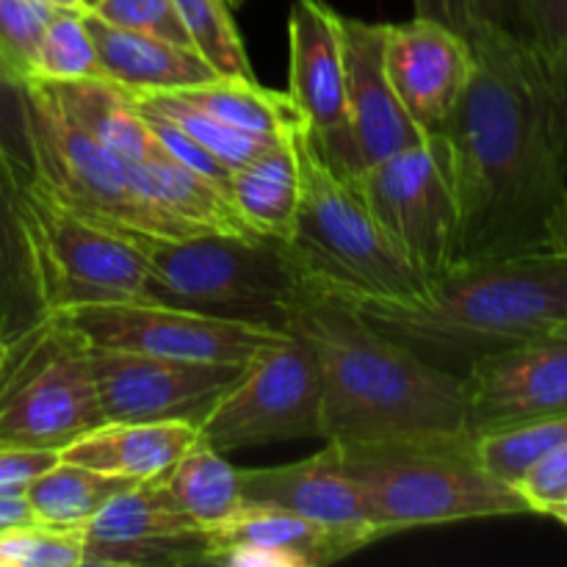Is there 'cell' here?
Masks as SVG:
<instances>
[{
	"label": "cell",
	"mask_w": 567,
	"mask_h": 567,
	"mask_svg": "<svg viewBox=\"0 0 567 567\" xmlns=\"http://www.w3.org/2000/svg\"><path fill=\"white\" fill-rule=\"evenodd\" d=\"M474 75L443 127L457 194V264L567 255V169L551 89L507 28L471 42Z\"/></svg>",
	"instance_id": "1"
},
{
	"label": "cell",
	"mask_w": 567,
	"mask_h": 567,
	"mask_svg": "<svg viewBox=\"0 0 567 567\" xmlns=\"http://www.w3.org/2000/svg\"><path fill=\"white\" fill-rule=\"evenodd\" d=\"M286 332L313 352L327 441L363 443L468 432L463 380L371 327L343 299L305 282Z\"/></svg>",
	"instance_id": "2"
},
{
	"label": "cell",
	"mask_w": 567,
	"mask_h": 567,
	"mask_svg": "<svg viewBox=\"0 0 567 567\" xmlns=\"http://www.w3.org/2000/svg\"><path fill=\"white\" fill-rule=\"evenodd\" d=\"M343 302L426 363L463 377L493 352L567 336V255L457 264L419 302Z\"/></svg>",
	"instance_id": "3"
},
{
	"label": "cell",
	"mask_w": 567,
	"mask_h": 567,
	"mask_svg": "<svg viewBox=\"0 0 567 567\" xmlns=\"http://www.w3.org/2000/svg\"><path fill=\"white\" fill-rule=\"evenodd\" d=\"M336 446L382 537L421 526L532 513L518 487L482 465L476 437L468 432Z\"/></svg>",
	"instance_id": "4"
},
{
	"label": "cell",
	"mask_w": 567,
	"mask_h": 567,
	"mask_svg": "<svg viewBox=\"0 0 567 567\" xmlns=\"http://www.w3.org/2000/svg\"><path fill=\"white\" fill-rule=\"evenodd\" d=\"M291 142L299 164V208L291 241L282 247L302 282L338 299H424L430 286L388 241L358 183L330 169L305 122L293 125Z\"/></svg>",
	"instance_id": "5"
},
{
	"label": "cell",
	"mask_w": 567,
	"mask_h": 567,
	"mask_svg": "<svg viewBox=\"0 0 567 567\" xmlns=\"http://www.w3.org/2000/svg\"><path fill=\"white\" fill-rule=\"evenodd\" d=\"M144 302L286 332L305 282L280 241L230 236L138 238Z\"/></svg>",
	"instance_id": "6"
},
{
	"label": "cell",
	"mask_w": 567,
	"mask_h": 567,
	"mask_svg": "<svg viewBox=\"0 0 567 567\" xmlns=\"http://www.w3.org/2000/svg\"><path fill=\"white\" fill-rule=\"evenodd\" d=\"M105 424L89 347L61 313L48 316L0 360V446L61 452Z\"/></svg>",
	"instance_id": "7"
},
{
	"label": "cell",
	"mask_w": 567,
	"mask_h": 567,
	"mask_svg": "<svg viewBox=\"0 0 567 567\" xmlns=\"http://www.w3.org/2000/svg\"><path fill=\"white\" fill-rule=\"evenodd\" d=\"M31 111L33 138H37V183L55 205L127 241L147 236H199L197 230L150 203L125 161L70 125L33 89Z\"/></svg>",
	"instance_id": "8"
},
{
	"label": "cell",
	"mask_w": 567,
	"mask_h": 567,
	"mask_svg": "<svg viewBox=\"0 0 567 567\" xmlns=\"http://www.w3.org/2000/svg\"><path fill=\"white\" fill-rule=\"evenodd\" d=\"M354 183L388 241L426 286L432 288L457 266V194L452 155L441 131L365 166Z\"/></svg>",
	"instance_id": "9"
},
{
	"label": "cell",
	"mask_w": 567,
	"mask_h": 567,
	"mask_svg": "<svg viewBox=\"0 0 567 567\" xmlns=\"http://www.w3.org/2000/svg\"><path fill=\"white\" fill-rule=\"evenodd\" d=\"M197 430L199 441L221 454L280 441H327L313 352L291 332L260 349Z\"/></svg>",
	"instance_id": "10"
},
{
	"label": "cell",
	"mask_w": 567,
	"mask_h": 567,
	"mask_svg": "<svg viewBox=\"0 0 567 567\" xmlns=\"http://www.w3.org/2000/svg\"><path fill=\"white\" fill-rule=\"evenodd\" d=\"M22 210L50 316L89 305L144 302L147 266L136 241L72 216L37 181L22 186Z\"/></svg>",
	"instance_id": "11"
},
{
	"label": "cell",
	"mask_w": 567,
	"mask_h": 567,
	"mask_svg": "<svg viewBox=\"0 0 567 567\" xmlns=\"http://www.w3.org/2000/svg\"><path fill=\"white\" fill-rule=\"evenodd\" d=\"M61 316L89 347L125 349V352L153 354V358L192 360V363L244 365L260 349L271 347L286 336L269 327L216 319V316L166 308L155 302L89 305V308Z\"/></svg>",
	"instance_id": "12"
},
{
	"label": "cell",
	"mask_w": 567,
	"mask_h": 567,
	"mask_svg": "<svg viewBox=\"0 0 567 567\" xmlns=\"http://www.w3.org/2000/svg\"><path fill=\"white\" fill-rule=\"evenodd\" d=\"M288 97L302 114L305 131L330 169L354 183L365 166L349 114L341 14L324 0H297L288 14Z\"/></svg>",
	"instance_id": "13"
},
{
	"label": "cell",
	"mask_w": 567,
	"mask_h": 567,
	"mask_svg": "<svg viewBox=\"0 0 567 567\" xmlns=\"http://www.w3.org/2000/svg\"><path fill=\"white\" fill-rule=\"evenodd\" d=\"M89 363L105 421H186L197 426L247 369V363H192L103 347H89Z\"/></svg>",
	"instance_id": "14"
},
{
	"label": "cell",
	"mask_w": 567,
	"mask_h": 567,
	"mask_svg": "<svg viewBox=\"0 0 567 567\" xmlns=\"http://www.w3.org/2000/svg\"><path fill=\"white\" fill-rule=\"evenodd\" d=\"M474 437L567 415V336L537 338L476 360L463 377Z\"/></svg>",
	"instance_id": "15"
},
{
	"label": "cell",
	"mask_w": 567,
	"mask_h": 567,
	"mask_svg": "<svg viewBox=\"0 0 567 567\" xmlns=\"http://www.w3.org/2000/svg\"><path fill=\"white\" fill-rule=\"evenodd\" d=\"M89 567L205 565L208 537L166 493L161 480L136 482L116 493L86 526Z\"/></svg>",
	"instance_id": "16"
},
{
	"label": "cell",
	"mask_w": 567,
	"mask_h": 567,
	"mask_svg": "<svg viewBox=\"0 0 567 567\" xmlns=\"http://www.w3.org/2000/svg\"><path fill=\"white\" fill-rule=\"evenodd\" d=\"M385 64L410 120L424 133H437L457 111L476 59L452 28L413 17L385 25Z\"/></svg>",
	"instance_id": "17"
},
{
	"label": "cell",
	"mask_w": 567,
	"mask_h": 567,
	"mask_svg": "<svg viewBox=\"0 0 567 567\" xmlns=\"http://www.w3.org/2000/svg\"><path fill=\"white\" fill-rule=\"evenodd\" d=\"M241 504L277 507L316 520L330 529L377 543L382 537L363 493L349 480L341 454L332 441L313 457L269 468H238Z\"/></svg>",
	"instance_id": "18"
},
{
	"label": "cell",
	"mask_w": 567,
	"mask_h": 567,
	"mask_svg": "<svg viewBox=\"0 0 567 567\" xmlns=\"http://www.w3.org/2000/svg\"><path fill=\"white\" fill-rule=\"evenodd\" d=\"M349 114L363 166L380 164L426 136L404 111L385 64V25L341 14Z\"/></svg>",
	"instance_id": "19"
},
{
	"label": "cell",
	"mask_w": 567,
	"mask_h": 567,
	"mask_svg": "<svg viewBox=\"0 0 567 567\" xmlns=\"http://www.w3.org/2000/svg\"><path fill=\"white\" fill-rule=\"evenodd\" d=\"M197 441V424L186 421H105L61 449L59 457L136 485L164 476Z\"/></svg>",
	"instance_id": "20"
},
{
	"label": "cell",
	"mask_w": 567,
	"mask_h": 567,
	"mask_svg": "<svg viewBox=\"0 0 567 567\" xmlns=\"http://www.w3.org/2000/svg\"><path fill=\"white\" fill-rule=\"evenodd\" d=\"M33 92L70 125L103 144L127 166L144 164L164 150L158 147L125 86L109 78L83 81H28Z\"/></svg>",
	"instance_id": "21"
},
{
	"label": "cell",
	"mask_w": 567,
	"mask_h": 567,
	"mask_svg": "<svg viewBox=\"0 0 567 567\" xmlns=\"http://www.w3.org/2000/svg\"><path fill=\"white\" fill-rule=\"evenodd\" d=\"M103 75L131 92H177L216 81V70L194 48L127 31L83 11Z\"/></svg>",
	"instance_id": "22"
},
{
	"label": "cell",
	"mask_w": 567,
	"mask_h": 567,
	"mask_svg": "<svg viewBox=\"0 0 567 567\" xmlns=\"http://www.w3.org/2000/svg\"><path fill=\"white\" fill-rule=\"evenodd\" d=\"M22 186L0 164V343L17 341L50 316L22 210Z\"/></svg>",
	"instance_id": "23"
},
{
	"label": "cell",
	"mask_w": 567,
	"mask_h": 567,
	"mask_svg": "<svg viewBox=\"0 0 567 567\" xmlns=\"http://www.w3.org/2000/svg\"><path fill=\"white\" fill-rule=\"evenodd\" d=\"M205 537H208V557L230 546H266L297 554L308 567L338 563L369 546L363 537L330 529L288 509L252 507V504H241L225 520L208 526Z\"/></svg>",
	"instance_id": "24"
},
{
	"label": "cell",
	"mask_w": 567,
	"mask_h": 567,
	"mask_svg": "<svg viewBox=\"0 0 567 567\" xmlns=\"http://www.w3.org/2000/svg\"><path fill=\"white\" fill-rule=\"evenodd\" d=\"M131 172L150 203L164 208L166 214L181 219L183 225L197 230L199 236H230L247 238V241H269V238L258 236L247 225V219L238 214L230 194L216 188L205 177L194 175L186 166L175 164L166 153L155 155V158L144 161V164L131 166Z\"/></svg>",
	"instance_id": "25"
},
{
	"label": "cell",
	"mask_w": 567,
	"mask_h": 567,
	"mask_svg": "<svg viewBox=\"0 0 567 567\" xmlns=\"http://www.w3.org/2000/svg\"><path fill=\"white\" fill-rule=\"evenodd\" d=\"M291 131L233 172L230 181L238 214L258 236L280 244L291 241L299 208V164Z\"/></svg>",
	"instance_id": "26"
},
{
	"label": "cell",
	"mask_w": 567,
	"mask_h": 567,
	"mask_svg": "<svg viewBox=\"0 0 567 567\" xmlns=\"http://www.w3.org/2000/svg\"><path fill=\"white\" fill-rule=\"evenodd\" d=\"M177 97L197 105L199 111L214 120L249 133L258 138H280L302 122L288 92L264 89L258 81H241V78H216L203 86L177 89Z\"/></svg>",
	"instance_id": "27"
},
{
	"label": "cell",
	"mask_w": 567,
	"mask_h": 567,
	"mask_svg": "<svg viewBox=\"0 0 567 567\" xmlns=\"http://www.w3.org/2000/svg\"><path fill=\"white\" fill-rule=\"evenodd\" d=\"M161 485L172 496V502L199 526L219 524L227 515L241 507V480L238 468L225 460V454L210 449L205 441H197L164 476Z\"/></svg>",
	"instance_id": "28"
},
{
	"label": "cell",
	"mask_w": 567,
	"mask_h": 567,
	"mask_svg": "<svg viewBox=\"0 0 567 567\" xmlns=\"http://www.w3.org/2000/svg\"><path fill=\"white\" fill-rule=\"evenodd\" d=\"M127 485L133 482L97 474L59 457L25 487V498L39 524L55 529H83Z\"/></svg>",
	"instance_id": "29"
},
{
	"label": "cell",
	"mask_w": 567,
	"mask_h": 567,
	"mask_svg": "<svg viewBox=\"0 0 567 567\" xmlns=\"http://www.w3.org/2000/svg\"><path fill=\"white\" fill-rule=\"evenodd\" d=\"M194 50L221 78L255 81L247 48L230 14V0H172Z\"/></svg>",
	"instance_id": "30"
},
{
	"label": "cell",
	"mask_w": 567,
	"mask_h": 567,
	"mask_svg": "<svg viewBox=\"0 0 567 567\" xmlns=\"http://www.w3.org/2000/svg\"><path fill=\"white\" fill-rule=\"evenodd\" d=\"M567 443V415L529 421L476 437L482 465L507 485H518L526 471Z\"/></svg>",
	"instance_id": "31"
},
{
	"label": "cell",
	"mask_w": 567,
	"mask_h": 567,
	"mask_svg": "<svg viewBox=\"0 0 567 567\" xmlns=\"http://www.w3.org/2000/svg\"><path fill=\"white\" fill-rule=\"evenodd\" d=\"M131 92V89H127ZM138 103L150 105V109L161 111L164 116H169L172 122L183 127L192 138H197L205 150L216 155L225 166H230L233 172L241 169L244 164H249L252 158H258L266 147L277 142V138H258L249 136V133L236 131V127L225 125V122L214 120L210 114L199 111L197 105L186 103L183 97H177L175 92H131Z\"/></svg>",
	"instance_id": "32"
},
{
	"label": "cell",
	"mask_w": 567,
	"mask_h": 567,
	"mask_svg": "<svg viewBox=\"0 0 567 567\" xmlns=\"http://www.w3.org/2000/svg\"><path fill=\"white\" fill-rule=\"evenodd\" d=\"M83 78H105L83 11L55 9L39 42L31 81H83Z\"/></svg>",
	"instance_id": "33"
},
{
	"label": "cell",
	"mask_w": 567,
	"mask_h": 567,
	"mask_svg": "<svg viewBox=\"0 0 567 567\" xmlns=\"http://www.w3.org/2000/svg\"><path fill=\"white\" fill-rule=\"evenodd\" d=\"M0 164L20 183L37 181L31 89L3 55H0Z\"/></svg>",
	"instance_id": "34"
},
{
	"label": "cell",
	"mask_w": 567,
	"mask_h": 567,
	"mask_svg": "<svg viewBox=\"0 0 567 567\" xmlns=\"http://www.w3.org/2000/svg\"><path fill=\"white\" fill-rule=\"evenodd\" d=\"M83 529H55L44 524L0 532V567H81Z\"/></svg>",
	"instance_id": "35"
},
{
	"label": "cell",
	"mask_w": 567,
	"mask_h": 567,
	"mask_svg": "<svg viewBox=\"0 0 567 567\" xmlns=\"http://www.w3.org/2000/svg\"><path fill=\"white\" fill-rule=\"evenodd\" d=\"M515 37L535 50L548 75H565L567 0H515Z\"/></svg>",
	"instance_id": "36"
},
{
	"label": "cell",
	"mask_w": 567,
	"mask_h": 567,
	"mask_svg": "<svg viewBox=\"0 0 567 567\" xmlns=\"http://www.w3.org/2000/svg\"><path fill=\"white\" fill-rule=\"evenodd\" d=\"M53 6L42 0H0V55L25 81L33 75L39 42H42Z\"/></svg>",
	"instance_id": "37"
},
{
	"label": "cell",
	"mask_w": 567,
	"mask_h": 567,
	"mask_svg": "<svg viewBox=\"0 0 567 567\" xmlns=\"http://www.w3.org/2000/svg\"><path fill=\"white\" fill-rule=\"evenodd\" d=\"M127 94H131V92H127ZM131 100H133V105L138 109V114H142L144 125L150 127V133H153L155 142H158V147L164 150V153L169 155L175 164L186 166V169H192L194 175L205 177V181L214 183L216 188H221L225 194H230V181H233L230 166L221 164V161L216 158L210 150H205L203 144L197 142V138L188 136V133L183 131L177 122H172L169 116H164L161 111L150 109V105L138 103L133 94H131Z\"/></svg>",
	"instance_id": "38"
},
{
	"label": "cell",
	"mask_w": 567,
	"mask_h": 567,
	"mask_svg": "<svg viewBox=\"0 0 567 567\" xmlns=\"http://www.w3.org/2000/svg\"><path fill=\"white\" fill-rule=\"evenodd\" d=\"M415 17L441 22L474 42L487 28H507L515 33V0H413Z\"/></svg>",
	"instance_id": "39"
},
{
	"label": "cell",
	"mask_w": 567,
	"mask_h": 567,
	"mask_svg": "<svg viewBox=\"0 0 567 567\" xmlns=\"http://www.w3.org/2000/svg\"><path fill=\"white\" fill-rule=\"evenodd\" d=\"M89 11L111 25L194 48L172 0H97Z\"/></svg>",
	"instance_id": "40"
},
{
	"label": "cell",
	"mask_w": 567,
	"mask_h": 567,
	"mask_svg": "<svg viewBox=\"0 0 567 567\" xmlns=\"http://www.w3.org/2000/svg\"><path fill=\"white\" fill-rule=\"evenodd\" d=\"M520 493L532 504V513H546L554 504L567 502V443L554 449L551 454L540 460L535 468L526 471L524 480L518 482Z\"/></svg>",
	"instance_id": "41"
},
{
	"label": "cell",
	"mask_w": 567,
	"mask_h": 567,
	"mask_svg": "<svg viewBox=\"0 0 567 567\" xmlns=\"http://www.w3.org/2000/svg\"><path fill=\"white\" fill-rule=\"evenodd\" d=\"M55 460H59V452L0 446V493H20V496H25V487L42 471H48Z\"/></svg>",
	"instance_id": "42"
},
{
	"label": "cell",
	"mask_w": 567,
	"mask_h": 567,
	"mask_svg": "<svg viewBox=\"0 0 567 567\" xmlns=\"http://www.w3.org/2000/svg\"><path fill=\"white\" fill-rule=\"evenodd\" d=\"M205 565H225V567H308L297 554L280 551V548L266 546H230L219 548L208 557Z\"/></svg>",
	"instance_id": "43"
},
{
	"label": "cell",
	"mask_w": 567,
	"mask_h": 567,
	"mask_svg": "<svg viewBox=\"0 0 567 567\" xmlns=\"http://www.w3.org/2000/svg\"><path fill=\"white\" fill-rule=\"evenodd\" d=\"M28 524H39L28 498L20 496V493H0V532Z\"/></svg>",
	"instance_id": "44"
},
{
	"label": "cell",
	"mask_w": 567,
	"mask_h": 567,
	"mask_svg": "<svg viewBox=\"0 0 567 567\" xmlns=\"http://www.w3.org/2000/svg\"><path fill=\"white\" fill-rule=\"evenodd\" d=\"M546 81H548V89H551L554 111H557L559 138H563V155H565V169H567V72L565 75H548L546 72Z\"/></svg>",
	"instance_id": "45"
},
{
	"label": "cell",
	"mask_w": 567,
	"mask_h": 567,
	"mask_svg": "<svg viewBox=\"0 0 567 567\" xmlns=\"http://www.w3.org/2000/svg\"><path fill=\"white\" fill-rule=\"evenodd\" d=\"M543 515H548V518L559 520V524L567 526V502L565 504H554V507H548Z\"/></svg>",
	"instance_id": "46"
},
{
	"label": "cell",
	"mask_w": 567,
	"mask_h": 567,
	"mask_svg": "<svg viewBox=\"0 0 567 567\" xmlns=\"http://www.w3.org/2000/svg\"><path fill=\"white\" fill-rule=\"evenodd\" d=\"M42 3L53 6V9H72V11H86L81 0H42Z\"/></svg>",
	"instance_id": "47"
},
{
	"label": "cell",
	"mask_w": 567,
	"mask_h": 567,
	"mask_svg": "<svg viewBox=\"0 0 567 567\" xmlns=\"http://www.w3.org/2000/svg\"><path fill=\"white\" fill-rule=\"evenodd\" d=\"M81 3H83V9H86V11H89V9H92V6H94V3H97V0H81Z\"/></svg>",
	"instance_id": "48"
},
{
	"label": "cell",
	"mask_w": 567,
	"mask_h": 567,
	"mask_svg": "<svg viewBox=\"0 0 567 567\" xmlns=\"http://www.w3.org/2000/svg\"><path fill=\"white\" fill-rule=\"evenodd\" d=\"M3 352H6V343H0V360H3Z\"/></svg>",
	"instance_id": "49"
},
{
	"label": "cell",
	"mask_w": 567,
	"mask_h": 567,
	"mask_svg": "<svg viewBox=\"0 0 567 567\" xmlns=\"http://www.w3.org/2000/svg\"><path fill=\"white\" fill-rule=\"evenodd\" d=\"M238 3H244V0H230V6H238Z\"/></svg>",
	"instance_id": "50"
}]
</instances>
